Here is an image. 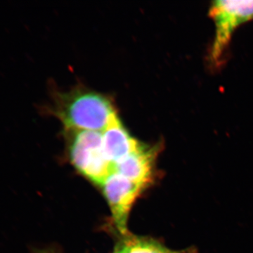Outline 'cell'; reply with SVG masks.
Wrapping results in <instances>:
<instances>
[{"mask_svg": "<svg viewBox=\"0 0 253 253\" xmlns=\"http://www.w3.org/2000/svg\"><path fill=\"white\" fill-rule=\"evenodd\" d=\"M50 112L61 121L65 130L103 131L118 119L113 101L107 96L84 86L66 92L56 91Z\"/></svg>", "mask_w": 253, "mask_h": 253, "instance_id": "1", "label": "cell"}, {"mask_svg": "<svg viewBox=\"0 0 253 253\" xmlns=\"http://www.w3.org/2000/svg\"><path fill=\"white\" fill-rule=\"evenodd\" d=\"M65 135L73 166L89 180L102 186L115 172L114 165L105 153L102 131L68 129Z\"/></svg>", "mask_w": 253, "mask_h": 253, "instance_id": "2", "label": "cell"}, {"mask_svg": "<svg viewBox=\"0 0 253 253\" xmlns=\"http://www.w3.org/2000/svg\"><path fill=\"white\" fill-rule=\"evenodd\" d=\"M208 15L214 24V39L208 59L213 66H219L234 32L241 25L253 21V1H213Z\"/></svg>", "mask_w": 253, "mask_h": 253, "instance_id": "3", "label": "cell"}, {"mask_svg": "<svg viewBox=\"0 0 253 253\" xmlns=\"http://www.w3.org/2000/svg\"><path fill=\"white\" fill-rule=\"evenodd\" d=\"M101 187L111 208L116 227L123 236L128 235L127 221L131 208L146 188L116 172L107 178Z\"/></svg>", "mask_w": 253, "mask_h": 253, "instance_id": "4", "label": "cell"}, {"mask_svg": "<svg viewBox=\"0 0 253 253\" xmlns=\"http://www.w3.org/2000/svg\"><path fill=\"white\" fill-rule=\"evenodd\" d=\"M160 145L140 147L114 165L115 172L136 184L147 188L154 180L155 166L160 152Z\"/></svg>", "mask_w": 253, "mask_h": 253, "instance_id": "5", "label": "cell"}, {"mask_svg": "<svg viewBox=\"0 0 253 253\" xmlns=\"http://www.w3.org/2000/svg\"><path fill=\"white\" fill-rule=\"evenodd\" d=\"M102 134L105 153L113 165L136 151L141 145L125 129L119 118L103 131Z\"/></svg>", "mask_w": 253, "mask_h": 253, "instance_id": "6", "label": "cell"}, {"mask_svg": "<svg viewBox=\"0 0 253 253\" xmlns=\"http://www.w3.org/2000/svg\"><path fill=\"white\" fill-rule=\"evenodd\" d=\"M122 242L116 249L117 253H197L194 249L180 251L169 249L156 240L146 237L128 235L123 236Z\"/></svg>", "mask_w": 253, "mask_h": 253, "instance_id": "7", "label": "cell"}, {"mask_svg": "<svg viewBox=\"0 0 253 253\" xmlns=\"http://www.w3.org/2000/svg\"><path fill=\"white\" fill-rule=\"evenodd\" d=\"M36 253H56L54 251H51V250H43V251H40Z\"/></svg>", "mask_w": 253, "mask_h": 253, "instance_id": "8", "label": "cell"}, {"mask_svg": "<svg viewBox=\"0 0 253 253\" xmlns=\"http://www.w3.org/2000/svg\"></svg>", "mask_w": 253, "mask_h": 253, "instance_id": "9", "label": "cell"}]
</instances>
